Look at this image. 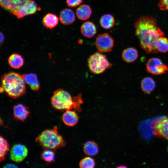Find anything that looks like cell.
I'll return each mask as SVG.
<instances>
[{
    "mask_svg": "<svg viewBox=\"0 0 168 168\" xmlns=\"http://www.w3.org/2000/svg\"><path fill=\"white\" fill-rule=\"evenodd\" d=\"M134 26L135 35L142 48L147 54L157 53V41L164 34L157 26L156 19L151 16H142L135 22Z\"/></svg>",
    "mask_w": 168,
    "mask_h": 168,
    "instance_id": "6da1fadb",
    "label": "cell"
},
{
    "mask_svg": "<svg viewBox=\"0 0 168 168\" xmlns=\"http://www.w3.org/2000/svg\"><path fill=\"white\" fill-rule=\"evenodd\" d=\"M0 92H4L10 97L16 99L23 95L26 92L25 82L22 75L9 72L1 78Z\"/></svg>",
    "mask_w": 168,
    "mask_h": 168,
    "instance_id": "7a4b0ae2",
    "label": "cell"
},
{
    "mask_svg": "<svg viewBox=\"0 0 168 168\" xmlns=\"http://www.w3.org/2000/svg\"><path fill=\"white\" fill-rule=\"evenodd\" d=\"M51 100L52 106L58 110L74 109L78 112L82 111L81 105L83 101L81 94L72 98L68 92L60 88L54 92Z\"/></svg>",
    "mask_w": 168,
    "mask_h": 168,
    "instance_id": "3957f363",
    "label": "cell"
},
{
    "mask_svg": "<svg viewBox=\"0 0 168 168\" xmlns=\"http://www.w3.org/2000/svg\"><path fill=\"white\" fill-rule=\"evenodd\" d=\"M58 128L46 129L37 136L35 141L44 149L55 150L64 147L66 144L63 137L58 133Z\"/></svg>",
    "mask_w": 168,
    "mask_h": 168,
    "instance_id": "277c9868",
    "label": "cell"
},
{
    "mask_svg": "<svg viewBox=\"0 0 168 168\" xmlns=\"http://www.w3.org/2000/svg\"><path fill=\"white\" fill-rule=\"evenodd\" d=\"M88 65L92 72L95 74H99L111 67L112 64L109 62L105 55L96 52L89 58Z\"/></svg>",
    "mask_w": 168,
    "mask_h": 168,
    "instance_id": "5b68a950",
    "label": "cell"
},
{
    "mask_svg": "<svg viewBox=\"0 0 168 168\" xmlns=\"http://www.w3.org/2000/svg\"><path fill=\"white\" fill-rule=\"evenodd\" d=\"M95 45L97 49L101 52H108L112 50L114 40L107 33L99 35L96 38Z\"/></svg>",
    "mask_w": 168,
    "mask_h": 168,
    "instance_id": "8992f818",
    "label": "cell"
},
{
    "mask_svg": "<svg viewBox=\"0 0 168 168\" xmlns=\"http://www.w3.org/2000/svg\"><path fill=\"white\" fill-rule=\"evenodd\" d=\"M146 69L149 73L159 75L165 73L168 70V68L160 59L153 58L148 61L146 64Z\"/></svg>",
    "mask_w": 168,
    "mask_h": 168,
    "instance_id": "52a82bcc",
    "label": "cell"
},
{
    "mask_svg": "<svg viewBox=\"0 0 168 168\" xmlns=\"http://www.w3.org/2000/svg\"><path fill=\"white\" fill-rule=\"evenodd\" d=\"M40 9L34 1L31 0L14 11L12 14L20 19L26 16L35 14Z\"/></svg>",
    "mask_w": 168,
    "mask_h": 168,
    "instance_id": "ba28073f",
    "label": "cell"
},
{
    "mask_svg": "<svg viewBox=\"0 0 168 168\" xmlns=\"http://www.w3.org/2000/svg\"><path fill=\"white\" fill-rule=\"evenodd\" d=\"M28 152L27 149L24 145L20 144H15L10 151V159L16 162H20L26 157Z\"/></svg>",
    "mask_w": 168,
    "mask_h": 168,
    "instance_id": "9c48e42d",
    "label": "cell"
},
{
    "mask_svg": "<svg viewBox=\"0 0 168 168\" xmlns=\"http://www.w3.org/2000/svg\"><path fill=\"white\" fill-rule=\"evenodd\" d=\"M31 0H0L1 7L13 13V12Z\"/></svg>",
    "mask_w": 168,
    "mask_h": 168,
    "instance_id": "30bf717a",
    "label": "cell"
},
{
    "mask_svg": "<svg viewBox=\"0 0 168 168\" xmlns=\"http://www.w3.org/2000/svg\"><path fill=\"white\" fill-rule=\"evenodd\" d=\"M14 118L22 121H25L28 117L30 112L28 108L23 104H19L15 105L13 108Z\"/></svg>",
    "mask_w": 168,
    "mask_h": 168,
    "instance_id": "8fae6325",
    "label": "cell"
},
{
    "mask_svg": "<svg viewBox=\"0 0 168 168\" xmlns=\"http://www.w3.org/2000/svg\"><path fill=\"white\" fill-rule=\"evenodd\" d=\"M75 15L74 12L68 8L62 10L59 15V20L63 24L68 25L72 24L75 20Z\"/></svg>",
    "mask_w": 168,
    "mask_h": 168,
    "instance_id": "7c38bea8",
    "label": "cell"
},
{
    "mask_svg": "<svg viewBox=\"0 0 168 168\" xmlns=\"http://www.w3.org/2000/svg\"><path fill=\"white\" fill-rule=\"evenodd\" d=\"M81 32L82 35L88 38L94 36L97 32L95 25L92 22L87 21L84 22L80 27Z\"/></svg>",
    "mask_w": 168,
    "mask_h": 168,
    "instance_id": "4fadbf2b",
    "label": "cell"
},
{
    "mask_svg": "<svg viewBox=\"0 0 168 168\" xmlns=\"http://www.w3.org/2000/svg\"><path fill=\"white\" fill-rule=\"evenodd\" d=\"M62 119L66 125L73 126L77 123L79 117L75 111L69 110H66L63 115Z\"/></svg>",
    "mask_w": 168,
    "mask_h": 168,
    "instance_id": "5bb4252c",
    "label": "cell"
},
{
    "mask_svg": "<svg viewBox=\"0 0 168 168\" xmlns=\"http://www.w3.org/2000/svg\"><path fill=\"white\" fill-rule=\"evenodd\" d=\"M26 83L34 91H37L40 88V85L36 75L33 73L23 74L22 75Z\"/></svg>",
    "mask_w": 168,
    "mask_h": 168,
    "instance_id": "9a60e30c",
    "label": "cell"
},
{
    "mask_svg": "<svg viewBox=\"0 0 168 168\" xmlns=\"http://www.w3.org/2000/svg\"><path fill=\"white\" fill-rule=\"evenodd\" d=\"M91 7L86 4L80 5L76 9V15L78 18L81 20H86L89 19L92 14Z\"/></svg>",
    "mask_w": 168,
    "mask_h": 168,
    "instance_id": "2e32d148",
    "label": "cell"
},
{
    "mask_svg": "<svg viewBox=\"0 0 168 168\" xmlns=\"http://www.w3.org/2000/svg\"><path fill=\"white\" fill-rule=\"evenodd\" d=\"M138 56L137 50L132 47L125 49L122 53L123 59L128 63H132L135 61L138 58Z\"/></svg>",
    "mask_w": 168,
    "mask_h": 168,
    "instance_id": "e0dca14e",
    "label": "cell"
},
{
    "mask_svg": "<svg viewBox=\"0 0 168 168\" xmlns=\"http://www.w3.org/2000/svg\"><path fill=\"white\" fill-rule=\"evenodd\" d=\"M156 128V135L168 140V118L160 121Z\"/></svg>",
    "mask_w": 168,
    "mask_h": 168,
    "instance_id": "ac0fdd59",
    "label": "cell"
},
{
    "mask_svg": "<svg viewBox=\"0 0 168 168\" xmlns=\"http://www.w3.org/2000/svg\"><path fill=\"white\" fill-rule=\"evenodd\" d=\"M83 150L86 155L93 156L98 153L99 147L97 144L96 142L93 141H89L84 143Z\"/></svg>",
    "mask_w": 168,
    "mask_h": 168,
    "instance_id": "d6986e66",
    "label": "cell"
},
{
    "mask_svg": "<svg viewBox=\"0 0 168 168\" xmlns=\"http://www.w3.org/2000/svg\"><path fill=\"white\" fill-rule=\"evenodd\" d=\"M141 86L143 92L147 94H149L155 88L156 83L152 78L149 77H146L142 80Z\"/></svg>",
    "mask_w": 168,
    "mask_h": 168,
    "instance_id": "ffe728a7",
    "label": "cell"
},
{
    "mask_svg": "<svg viewBox=\"0 0 168 168\" xmlns=\"http://www.w3.org/2000/svg\"><path fill=\"white\" fill-rule=\"evenodd\" d=\"M8 63L10 66L14 69H19L24 64V59L20 54H13L11 55L8 59Z\"/></svg>",
    "mask_w": 168,
    "mask_h": 168,
    "instance_id": "44dd1931",
    "label": "cell"
},
{
    "mask_svg": "<svg viewBox=\"0 0 168 168\" xmlns=\"http://www.w3.org/2000/svg\"><path fill=\"white\" fill-rule=\"evenodd\" d=\"M100 23L103 28L105 29H110L114 26L115 20L112 15L108 14H105L101 17Z\"/></svg>",
    "mask_w": 168,
    "mask_h": 168,
    "instance_id": "7402d4cb",
    "label": "cell"
},
{
    "mask_svg": "<svg viewBox=\"0 0 168 168\" xmlns=\"http://www.w3.org/2000/svg\"><path fill=\"white\" fill-rule=\"evenodd\" d=\"M58 19L55 15L49 13L47 14L43 18V23L47 28L52 29L55 27L58 24Z\"/></svg>",
    "mask_w": 168,
    "mask_h": 168,
    "instance_id": "603a6c76",
    "label": "cell"
},
{
    "mask_svg": "<svg viewBox=\"0 0 168 168\" xmlns=\"http://www.w3.org/2000/svg\"><path fill=\"white\" fill-rule=\"evenodd\" d=\"M0 161L4 160L5 157L9 150V147L7 141L2 137H0Z\"/></svg>",
    "mask_w": 168,
    "mask_h": 168,
    "instance_id": "cb8c5ba5",
    "label": "cell"
},
{
    "mask_svg": "<svg viewBox=\"0 0 168 168\" xmlns=\"http://www.w3.org/2000/svg\"><path fill=\"white\" fill-rule=\"evenodd\" d=\"M156 48L158 51L161 53L167 52L168 51V39L163 36L160 37L157 41Z\"/></svg>",
    "mask_w": 168,
    "mask_h": 168,
    "instance_id": "d4e9b609",
    "label": "cell"
},
{
    "mask_svg": "<svg viewBox=\"0 0 168 168\" xmlns=\"http://www.w3.org/2000/svg\"><path fill=\"white\" fill-rule=\"evenodd\" d=\"M94 160L90 157H85L80 161L79 166L81 168H93L95 166Z\"/></svg>",
    "mask_w": 168,
    "mask_h": 168,
    "instance_id": "484cf974",
    "label": "cell"
},
{
    "mask_svg": "<svg viewBox=\"0 0 168 168\" xmlns=\"http://www.w3.org/2000/svg\"><path fill=\"white\" fill-rule=\"evenodd\" d=\"M42 159L47 162L53 161L55 158V154L51 149H45L41 155Z\"/></svg>",
    "mask_w": 168,
    "mask_h": 168,
    "instance_id": "4316f807",
    "label": "cell"
},
{
    "mask_svg": "<svg viewBox=\"0 0 168 168\" xmlns=\"http://www.w3.org/2000/svg\"><path fill=\"white\" fill-rule=\"evenodd\" d=\"M83 0H66V2L70 7H74L79 6L82 2Z\"/></svg>",
    "mask_w": 168,
    "mask_h": 168,
    "instance_id": "83f0119b",
    "label": "cell"
},
{
    "mask_svg": "<svg viewBox=\"0 0 168 168\" xmlns=\"http://www.w3.org/2000/svg\"><path fill=\"white\" fill-rule=\"evenodd\" d=\"M158 6L161 10H168V0H159Z\"/></svg>",
    "mask_w": 168,
    "mask_h": 168,
    "instance_id": "f1b7e54d",
    "label": "cell"
},
{
    "mask_svg": "<svg viewBox=\"0 0 168 168\" xmlns=\"http://www.w3.org/2000/svg\"><path fill=\"white\" fill-rule=\"evenodd\" d=\"M17 167L16 165L11 164H7L5 165L3 167L4 168H16Z\"/></svg>",
    "mask_w": 168,
    "mask_h": 168,
    "instance_id": "f546056e",
    "label": "cell"
},
{
    "mask_svg": "<svg viewBox=\"0 0 168 168\" xmlns=\"http://www.w3.org/2000/svg\"><path fill=\"white\" fill-rule=\"evenodd\" d=\"M0 44H1L3 43L4 42V37L3 34L1 32H0Z\"/></svg>",
    "mask_w": 168,
    "mask_h": 168,
    "instance_id": "4dcf8cb0",
    "label": "cell"
},
{
    "mask_svg": "<svg viewBox=\"0 0 168 168\" xmlns=\"http://www.w3.org/2000/svg\"><path fill=\"white\" fill-rule=\"evenodd\" d=\"M167 151H168V148H167Z\"/></svg>",
    "mask_w": 168,
    "mask_h": 168,
    "instance_id": "1f68e13d",
    "label": "cell"
}]
</instances>
